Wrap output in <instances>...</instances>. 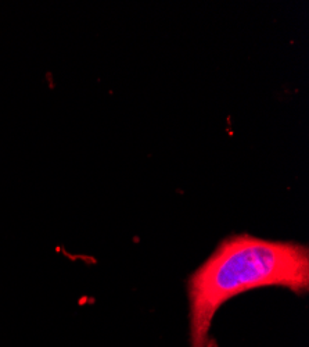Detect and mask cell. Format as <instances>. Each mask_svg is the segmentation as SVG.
Here are the masks:
<instances>
[{"label":"cell","instance_id":"6da1fadb","mask_svg":"<svg viewBox=\"0 0 309 347\" xmlns=\"http://www.w3.org/2000/svg\"><path fill=\"white\" fill-rule=\"evenodd\" d=\"M268 286L308 293V246L248 233L223 239L187 282L190 347H209L214 317L226 301Z\"/></svg>","mask_w":309,"mask_h":347}]
</instances>
